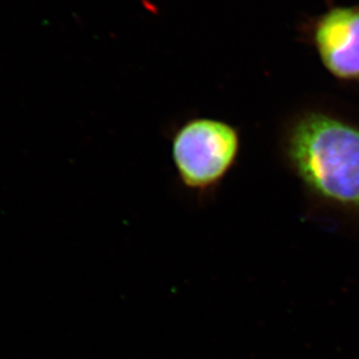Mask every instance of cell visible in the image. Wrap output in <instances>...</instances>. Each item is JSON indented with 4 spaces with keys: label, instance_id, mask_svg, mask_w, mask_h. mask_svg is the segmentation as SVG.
Returning <instances> with one entry per match:
<instances>
[{
    "label": "cell",
    "instance_id": "6da1fadb",
    "mask_svg": "<svg viewBox=\"0 0 359 359\" xmlns=\"http://www.w3.org/2000/svg\"><path fill=\"white\" fill-rule=\"evenodd\" d=\"M287 155L314 197L359 213V128L322 113H309L292 127Z\"/></svg>",
    "mask_w": 359,
    "mask_h": 359
},
{
    "label": "cell",
    "instance_id": "7a4b0ae2",
    "mask_svg": "<svg viewBox=\"0 0 359 359\" xmlns=\"http://www.w3.org/2000/svg\"><path fill=\"white\" fill-rule=\"evenodd\" d=\"M170 156L177 180L187 190L205 194L213 190L234 165L240 136L227 122L192 118L169 130Z\"/></svg>",
    "mask_w": 359,
    "mask_h": 359
},
{
    "label": "cell",
    "instance_id": "3957f363",
    "mask_svg": "<svg viewBox=\"0 0 359 359\" xmlns=\"http://www.w3.org/2000/svg\"><path fill=\"white\" fill-rule=\"evenodd\" d=\"M314 40L322 63L332 75L359 79V6L337 7L322 15Z\"/></svg>",
    "mask_w": 359,
    "mask_h": 359
}]
</instances>
